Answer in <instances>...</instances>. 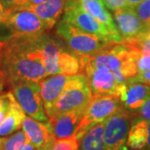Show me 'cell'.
I'll return each instance as SVG.
<instances>
[{"label": "cell", "mask_w": 150, "mask_h": 150, "mask_svg": "<svg viewBox=\"0 0 150 150\" xmlns=\"http://www.w3.org/2000/svg\"><path fill=\"white\" fill-rule=\"evenodd\" d=\"M39 37V36H38ZM11 34L0 38V83L11 85L19 81L40 82L48 74L38 48V38Z\"/></svg>", "instance_id": "cell-1"}, {"label": "cell", "mask_w": 150, "mask_h": 150, "mask_svg": "<svg viewBox=\"0 0 150 150\" xmlns=\"http://www.w3.org/2000/svg\"><path fill=\"white\" fill-rule=\"evenodd\" d=\"M80 59L79 75L91 69L111 70L119 85H125L139 74L137 60L122 43L109 42L92 56H79Z\"/></svg>", "instance_id": "cell-2"}, {"label": "cell", "mask_w": 150, "mask_h": 150, "mask_svg": "<svg viewBox=\"0 0 150 150\" xmlns=\"http://www.w3.org/2000/svg\"><path fill=\"white\" fill-rule=\"evenodd\" d=\"M118 97L107 94H93L76 129L74 136L79 142L88 130L97 123L104 122L118 110L123 108Z\"/></svg>", "instance_id": "cell-3"}, {"label": "cell", "mask_w": 150, "mask_h": 150, "mask_svg": "<svg viewBox=\"0 0 150 150\" xmlns=\"http://www.w3.org/2000/svg\"><path fill=\"white\" fill-rule=\"evenodd\" d=\"M93 98V92L88 82L83 75L70 76L62 95L56 103L49 120L64 112L84 111Z\"/></svg>", "instance_id": "cell-4"}, {"label": "cell", "mask_w": 150, "mask_h": 150, "mask_svg": "<svg viewBox=\"0 0 150 150\" xmlns=\"http://www.w3.org/2000/svg\"><path fill=\"white\" fill-rule=\"evenodd\" d=\"M56 33L64 39L69 48L77 56H92L98 53L108 43L95 34L81 30L61 19Z\"/></svg>", "instance_id": "cell-5"}, {"label": "cell", "mask_w": 150, "mask_h": 150, "mask_svg": "<svg viewBox=\"0 0 150 150\" xmlns=\"http://www.w3.org/2000/svg\"><path fill=\"white\" fill-rule=\"evenodd\" d=\"M11 93L24 112L30 118L42 123H48L40 94V84L33 81H19L10 86Z\"/></svg>", "instance_id": "cell-6"}, {"label": "cell", "mask_w": 150, "mask_h": 150, "mask_svg": "<svg viewBox=\"0 0 150 150\" xmlns=\"http://www.w3.org/2000/svg\"><path fill=\"white\" fill-rule=\"evenodd\" d=\"M134 114L122 108L104 121L103 140L107 150H128L127 139Z\"/></svg>", "instance_id": "cell-7"}, {"label": "cell", "mask_w": 150, "mask_h": 150, "mask_svg": "<svg viewBox=\"0 0 150 150\" xmlns=\"http://www.w3.org/2000/svg\"><path fill=\"white\" fill-rule=\"evenodd\" d=\"M10 31L11 34L38 37L50 30L32 11L27 9L7 10V15L1 23Z\"/></svg>", "instance_id": "cell-8"}, {"label": "cell", "mask_w": 150, "mask_h": 150, "mask_svg": "<svg viewBox=\"0 0 150 150\" xmlns=\"http://www.w3.org/2000/svg\"><path fill=\"white\" fill-rule=\"evenodd\" d=\"M62 20L84 32L95 34L108 42L114 43L113 38L107 28L86 12L79 2H66Z\"/></svg>", "instance_id": "cell-9"}, {"label": "cell", "mask_w": 150, "mask_h": 150, "mask_svg": "<svg viewBox=\"0 0 150 150\" xmlns=\"http://www.w3.org/2000/svg\"><path fill=\"white\" fill-rule=\"evenodd\" d=\"M88 82L93 94H107L118 97L126 85H119L111 70L108 69H97L88 70L83 73Z\"/></svg>", "instance_id": "cell-10"}, {"label": "cell", "mask_w": 150, "mask_h": 150, "mask_svg": "<svg viewBox=\"0 0 150 150\" xmlns=\"http://www.w3.org/2000/svg\"><path fill=\"white\" fill-rule=\"evenodd\" d=\"M23 131L28 140L38 150H52L55 144L52 130L48 123H42L26 117L22 124Z\"/></svg>", "instance_id": "cell-11"}, {"label": "cell", "mask_w": 150, "mask_h": 150, "mask_svg": "<svg viewBox=\"0 0 150 150\" xmlns=\"http://www.w3.org/2000/svg\"><path fill=\"white\" fill-rule=\"evenodd\" d=\"M69 77L64 74H55L39 82L40 94L48 118L51 117L54 106L64 90Z\"/></svg>", "instance_id": "cell-12"}, {"label": "cell", "mask_w": 150, "mask_h": 150, "mask_svg": "<svg viewBox=\"0 0 150 150\" xmlns=\"http://www.w3.org/2000/svg\"><path fill=\"white\" fill-rule=\"evenodd\" d=\"M113 12L114 19L123 41L134 38L149 31L145 29L132 8L126 7Z\"/></svg>", "instance_id": "cell-13"}, {"label": "cell", "mask_w": 150, "mask_h": 150, "mask_svg": "<svg viewBox=\"0 0 150 150\" xmlns=\"http://www.w3.org/2000/svg\"><path fill=\"white\" fill-rule=\"evenodd\" d=\"M38 48L43 57V64L48 75L59 74L58 58L64 48L59 40L47 33L38 38Z\"/></svg>", "instance_id": "cell-14"}, {"label": "cell", "mask_w": 150, "mask_h": 150, "mask_svg": "<svg viewBox=\"0 0 150 150\" xmlns=\"http://www.w3.org/2000/svg\"><path fill=\"white\" fill-rule=\"evenodd\" d=\"M83 111L74 110L61 113L49 120V125L55 140L65 139L74 136L80 123Z\"/></svg>", "instance_id": "cell-15"}, {"label": "cell", "mask_w": 150, "mask_h": 150, "mask_svg": "<svg viewBox=\"0 0 150 150\" xmlns=\"http://www.w3.org/2000/svg\"><path fill=\"white\" fill-rule=\"evenodd\" d=\"M79 3L86 12L107 28L113 38L114 43H123V38L118 32L117 25L102 0H79Z\"/></svg>", "instance_id": "cell-16"}, {"label": "cell", "mask_w": 150, "mask_h": 150, "mask_svg": "<svg viewBox=\"0 0 150 150\" xmlns=\"http://www.w3.org/2000/svg\"><path fill=\"white\" fill-rule=\"evenodd\" d=\"M150 96V86L142 83H129L120 93V100L128 111L139 109Z\"/></svg>", "instance_id": "cell-17"}, {"label": "cell", "mask_w": 150, "mask_h": 150, "mask_svg": "<svg viewBox=\"0 0 150 150\" xmlns=\"http://www.w3.org/2000/svg\"><path fill=\"white\" fill-rule=\"evenodd\" d=\"M66 2V0H48L39 5L27 6L19 9L32 11L51 29L64 13Z\"/></svg>", "instance_id": "cell-18"}, {"label": "cell", "mask_w": 150, "mask_h": 150, "mask_svg": "<svg viewBox=\"0 0 150 150\" xmlns=\"http://www.w3.org/2000/svg\"><path fill=\"white\" fill-rule=\"evenodd\" d=\"M25 118V112L17 103L15 98H13L5 119L0 124V137L8 136L18 131L22 128Z\"/></svg>", "instance_id": "cell-19"}, {"label": "cell", "mask_w": 150, "mask_h": 150, "mask_svg": "<svg viewBox=\"0 0 150 150\" xmlns=\"http://www.w3.org/2000/svg\"><path fill=\"white\" fill-rule=\"evenodd\" d=\"M104 122L93 125L80 141L79 150H107L103 140Z\"/></svg>", "instance_id": "cell-20"}, {"label": "cell", "mask_w": 150, "mask_h": 150, "mask_svg": "<svg viewBox=\"0 0 150 150\" xmlns=\"http://www.w3.org/2000/svg\"><path fill=\"white\" fill-rule=\"evenodd\" d=\"M147 123L144 120L133 119L128 135L127 147L133 150H139L146 147L148 140Z\"/></svg>", "instance_id": "cell-21"}, {"label": "cell", "mask_w": 150, "mask_h": 150, "mask_svg": "<svg viewBox=\"0 0 150 150\" xmlns=\"http://www.w3.org/2000/svg\"><path fill=\"white\" fill-rule=\"evenodd\" d=\"M59 74L67 76L79 75L80 72V59L79 56L73 53L64 50L58 58Z\"/></svg>", "instance_id": "cell-22"}, {"label": "cell", "mask_w": 150, "mask_h": 150, "mask_svg": "<svg viewBox=\"0 0 150 150\" xmlns=\"http://www.w3.org/2000/svg\"><path fill=\"white\" fill-rule=\"evenodd\" d=\"M28 141L25 133L18 131L8 137L0 138V150H19Z\"/></svg>", "instance_id": "cell-23"}, {"label": "cell", "mask_w": 150, "mask_h": 150, "mask_svg": "<svg viewBox=\"0 0 150 150\" xmlns=\"http://www.w3.org/2000/svg\"><path fill=\"white\" fill-rule=\"evenodd\" d=\"M146 30H150V0H144L133 8Z\"/></svg>", "instance_id": "cell-24"}, {"label": "cell", "mask_w": 150, "mask_h": 150, "mask_svg": "<svg viewBox=\"0 0 150 150\" xmlns=\"http://www.w3.org/2000/svg\"><path fill=\"white\" fill-rule=\"evenodd\" d=\"M79 144L80 142L74 135L65 139L56 140L52 150H79Z\"/></svg>", "instance_id": "cell-25"}, {"label": "cell", "mask_w": 150, "mask_h": 150, "mask_svg": "<svg viewBox=\"0 0 150 150\" xmlns=\"http://www.w3.org/2000/svg\"><path fill=\"white\" fill-rule=\"evenodd\" d=\"M13 98L14 96L11 92L0 93V124L5 119Z\"/></svg>", "instance_id": "cell-26"}, {"label": "cell", "mask_w": 150, "mask_h": 150, "mask_svg": "<svg viewBox=\"0 0 150 150\" xmlns=\"http://www.w3.org/2000/svg\"><path fill=\"white\" fill-rule=\"evenodd\" d=\"M134 116H136V118H134L133 119L144 120L146 122L150 121V96L145 101L144 103L143 104V106L140 108L139 110L137 112V113L134 114Z\"/></svg>", "instance_id": "cell-27"}, {"label": "cell", "mask_w": 150, "mask_h": 150, "mask_svg": "<svg viewBox=\"0 0 150 150\" xmlns=\"http://www.w3.org/2000/svg\"><path fill=\"white\" fill-rule=\"evenodd\" d=\"M28 0H0V4H2L7 10H15L27 4Z\"/></svg>", "instance_id": "cell-28"}, {"label": "cell", "mask_w": 150, "mask_h": 150, "mask_svg": "<svg viewBox=\"0 0 150 150\" xmlns=\"http://www.w3.org/2000/svg\"><path fill=\"white\" fill-rule=\"evenodd\" d=\"M102 1L109 9L112 11H116L120 8L128 7L126 0H102Z\"/></svg>", "instance_id": "cell-29"}, {"label": "cell", "mask_w": 150, "mask_h": 150, "mask_svg": "<svg viewBox=\"0 0 150 150\" xmlns=\"http://www.w3.org/2000/svg\"><path fill=\"white\" fill-rule=\"evenodd\" d=\"M137 69L138 73L141 74L150 70V56L141 57L137 61Z\"/></svg>", "instance_id": "cell-30"}, {"label": "cell", "mask_w": 150, "mask_h": 150, "mask_svg": "<svg viewBox=\"0 0 150 150\" xmlns=\"http://www.w3.org/2000/svg\"><path fill=\"white\" fill-rule=\"evenodd\" d=\"M142 83L150 86V70L139 74L135 78L128 82V83Z\"/></svg>", "instance_id": "cell-31"}, {"label": "cell", "mask_w": 150, "mask_h": 150, "mask_svg": "<svg viewBox=\"0 0 150 150\" xmlns=\"http://www.w3.org/2000/svg\"><path fill=\"white\" fill-rule=\"evenodd\" d=\"M47 1H48V0H28L27 4H26L25 5L23 6V7H21V8H23V7H27V6L39 5V4H42L47 2ZM19 8H18V9H19ZM15 10H16V9H15Z\"/></svg>", "instance_id": "cell-32"}, {"label": "cell", "mask_w": 150, "mask_h": 150, "mask_svg": "<svg viewBox=\"0 0 150 150\" xmlns=\"http://www.w3.org/2000/svg\"><path fill=\"white\" fill-rule=\"evenodd\" d=\"M126 1H127V5H128V7L134 8V7H136L138 4H139L140 3H142L144 0H126Z\"/></svg>", "instance_id": "cell-33"}, {"label": "cell", "mask_w": 150, "mask_h": 150, "mask_svg": "<svg viewBox=\"0 0 150 150\" xmlns=\"http://www.w3.org/2000/svg\"><path fill=\"white\" fill-rule=\"evenodd\" d=\"M19 150H38V149H36L29 141H28L25 144H23L22 146L21 149Z\"/></svg>", "instance_id": "cell-34"}, {"label": "cell", "mask_w": 150, "mask_h": 150, "mask_svg": "<svg viewBox=\"0 0 150 150\" xmlns=\"http://www.w3.org/2000/svg\"><path fill=\"white\" fill-rule=\"evenodd\" d=\"M147 132H148V140H147V149L150 150V121L147 123Z\"/></svg>", "instance_id": "cell-35"}, {"label": "cell", "mask_w": 150, "mask_h": 150, "mask_svg": "<svg viewBox=\"0 0 150 150\" xmlns=\"http://www.w3.org/2000/svg\"><path fill=\"white\" fill-rule=\"evenodd\" d=\"M67 2H79V0H66Z\"/></svg>", "instance_id": "cell-36"}]
</instances>
